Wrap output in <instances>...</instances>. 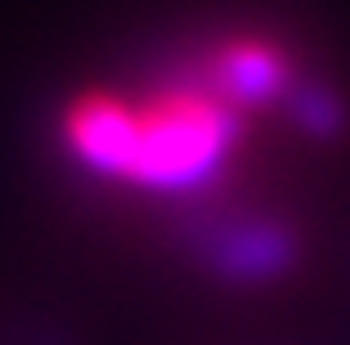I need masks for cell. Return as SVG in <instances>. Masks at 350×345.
I'll return each instance as SVG.
<instances>
[{
    "label": "cell",
    "instance_id": "3957f363",
    "mask_svg": "<svg viewBox=\"0 0 350 345\" xmlns=\"http://www.w3.org/2000/svg\"><path fill=\"white\" fill-rule=\"evenodd\" d=\"M206 85L229 103V108H252V103H274L288 94L292 72L283 63V54L256 41L225 45L206 59Z\"/></svg>",
    "mask_w": 350,
    "mask_h": 345
},
{
    "label": "cell",
    "instance_id": "6da1fadb",
    "mask_svg": "<svg viewBox=\"0 0 350 345\" xmlns=\"http://www.w3.org/2000/svg\"><path fill=\"white\" fill-rule=\"evenodd\" d=\"M131 117V148H126L122 180L144 189H193L225 162L229 143L238 135V112L220 99L211 85L202 94L180 90L148 103Z\"/></svg>",
    "mask_w": 350,
    "mask_h": 345
},
{
    "label": "cell",
    "instance_id": "277c9868",
    "mask_svg": "<svg viewBox=\"0 0 350 345\" xmlns=\"http://www.w3.org/2000/svg\"><path fill=\"white\" fill-rule=\"evenodd\" d=\"M283 112L310 139H337L346 130V103L323 81H292L288 94H283Z\"/></svg>",
    "mask_w": 350,
    "mask_h": 345
},
{
    "label": "cell",
    "instance_id": "7a4b0ae2",
    "mask_svg": "<svg viewBox=\"0 0 350 345\" xmlns=\"http://www.w3.org/2000/svg\"><path fill=\"white\" fill-rule=\"evenodd\" d=\"M180 238L225 283H274L297 264V234L260 211H189Z\"/></svg>",
    "mask_w": 350,
    "mask_h": 345
}]
</instances>
